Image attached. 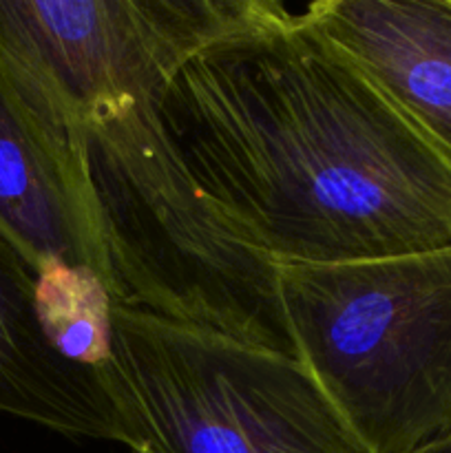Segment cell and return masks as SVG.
I'll return each mask as SVG.
<instances>
[{
    "mask_svg": "<svg viewBox=\"0 0 451 453\" xmlns=\"http://www.w3.org/2000/svg\"><path fill=\"white\" fill-rule=\"evenodd\" d=\"M157 111L190 175L277 264L451 248V162L301 12L199 51Z\"/></svg>",
    "mask_w": 451,
    "mask_h": 453,
    "instance_id": "6da1fadb",
    "label": "cell"
},
{
    "mask_svg": "<svg viewBox=\"0 0 451 453\" xmlns=\"http://www.w3.org/2000/svg\"><path fill=\"white\" fill-rule=\"evenodd\" d=\"M157 102L102 106L80 128L111 303L296 358L279 264L190 175Z\"/></svg>",
    "mask_w": 451,
    "mask_h": 453,
    "instance_id": "7a4b0ae2",
    "label": "cell"
},
{
    "mask_svg": "<svg viewBox=\"0 0 451 453\" xmlns=\"http://www.w3.org/2000/svg\"><path fill=\"white\" fill-rule=\"evenodd\" d=\"M296 358L363 453L451 441V248L279 264Z\"/></svg>",
    "mask_w": 451,
    "mask_h": 453,
    "instance_id": "3957f363",
    "label": "cell"
},
{
    "mask_svg": "<svg viewBox=\"0 0 451 453\" xmlns=\"http://www.w3.org/2000/svg\"><path fill=\"white\" fill-rule=\"evenodd\" d=\"M100 380L131 453H363L299 358L126 305Z\"/></svg>",
    "mask_w": 451,
    "mask_h": 453,
    "instance_id": "277c9868",
    "label": "cell"
},
{
    "mask_svg": "<svg viewBox=\"0 0 451 453\" xmlns=\"http://www.w3.org/2000/svg\"><path fill=\"white\" fill-rule=\"evenodd\" d=\"M290 13L274 0H0V62L66 128L159 100L210 44Z\"/></svg>",
    "mask_w": 451,
    "mask_h": 453,
    "instance_id": "5b68a950",
    "label": "cell"
},
{
    "mask_svg": "<svg viewBox=\"0 0 451 453\" xmlns=\"http://www.w3.org/2000/svg\"><path fill=\"white\" fill-rule=\"evenodd\" d=\"M0 230L35 273L84 270L109 290L82 140L53 119L0 62Z\"/></svg>",
    "mask_w": 451,
    "mask_h": 453,
    "instance_id": "8992f818",
    "label": "cell"
},
{
    "mask_svg": "<svg viewBox=\"0 0 451 453\" xmlns=\"http://www.w3.org/2000/svg\"><path fill=\"white\" fill-rule=\"evenodd\" d=\"M301 16L451 162V0H321Z\"/></svg>",
    "mask_w": 451,
    "mask_h": 453,
    "instance_id": "52a82bcc",
    "label": "cell"
},
{
    "mask_svg": "<svg viewBox=\"0 0 451 453\" xmlns=\"http://www.w3.org/2000/svg\"><path fill=\"white\" fill-rule=\"evenodd\" d=\"M0 414L69 438L126 442L100 374L56 349L38 310V273L0 230Z\"/></svg>",
    "mask_w": 451,
    "mask_h": 453,
    "instance_id": "ba28073f",
    "label": "cell"
},
{
    "mask_svg": "<svg viewBox=\"0 0 451 453\" xmlns=\"http://www.w3.org/2000/svg\"><path fill=\"white\" fill-rule=\"evenodd\" d=\"M38 310L57 352L100 374L109 357L111 296L100 277L51 265L38 273Z\"/></svg>",
    "mask_w": 451,
    "mask_h": 453,
    "instance_id": "9c48e42d",
    "label": "cell"
},
{
    "mask_svg": "<svg viewBox=\"0 0 451 453\" xmlns=\"http://www.w3.org/2000/svg\"><path fill=\"white\" fill-rule=\"evenodd\" d=\"M418 453H451V441L438 442V445L427 447V449H423V451H418Z\"/></svg>",
    "mask_w": 451,
    "mask_h": 453,
    "instance_id": "30bf717a",
    "label": "cell"
}]
</instances>
